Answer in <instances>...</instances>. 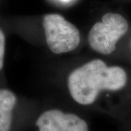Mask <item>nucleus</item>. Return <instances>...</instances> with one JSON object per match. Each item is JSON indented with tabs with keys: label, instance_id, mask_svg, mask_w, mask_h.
<instances>
[{
	"label": "nucleus",
	"instance_id": "obj_1",
	"mask_svg": "<svg viewBox=\"0 0 131 131\" xmlns=\"http://www.w3.org/2000/svg\"><path fill=\"white\" fill-rule=\"evenodd\" d=\"M127 82L125 70L119 66L108 67L95 59L80 66L68 77V89L75 103L91 106L97 103L102 91H118Z\"/></svg>",
	"mask_w": 131,
	"mask_h": 131
},
{
	"label": "nucleus",
	"instance_id": "obj_2",
	"mask_svg": "<svg viewBox=\"0 0 131 131\" xmlns=\"http://www.w3.org/2000/svg\"><path fill=\"white\" fill-rule=\"evenodd\" d=\"M128 24L117 13H108L91 28L88 34L90 47L99 53L108 55L115 50L118 40L127 31Z\"/></svg>",
	"mask_w": 131,
	"mask_h": 131
},
{
	"label": "nucleus",
	"instance_id": "obj_3",
	"mask_svg": "<svg viewBox=\"0 0 131 131\" xmlns=\"http://www.w3.org/2000/svg\"><path fill=\"white\" fill-rule=\"evenodd\" d=\"M47 46L52 52L61 54L75 50L80 42V34L74 25L58 14H48L43 19Z\"/></svg>",
	"mask_w": 131,
	"mask_h": 131
},
{
	"label": "nucleus",
	"instance_id": "obj_4",
	"mask_svg": "<svg viewBox=\"0 0 131 131\" xmlns=\"http://www.w3.org/2000/svg\"><path fill=\"white\" fill-rule=\"evenodd\" d=\"M34 124L36 131H90L88 123L83 117L58 108L42 112Z\"/></svg>",
	"mask_w": 131,
	"mask_h": 131
},
{
	"label": "nucleus",
	"instance_id": "obj_5",
	"mask_svg": "<svg viewBox=\"0 0 131 131\" xmlns=\"http://www.w3.org/2000/svg\"><path fill=\"white\" fill-rule=\"evenodd\" d=\"M18 102L16 95L8 90H0V131H11L13 112Z\"/></svg>",
	"mask_w": 131,
	"mask_h": 131
},
{
	"label": "nucleus",
	"instance_id": "obj_6",
	"mask_svg": "<svg viewBox=\"0 0 131 131\" xmlns=\"http://www.w3.org/2000/svg\"><path fill=\"white\" fill-rule=\"evenodd\" d=\"M5 38L4 33L0 29V70L2 69L4 65V58H5Z\"/></svg>",
	"mask_w": 131,
	"mask_h": 131
},
{
	"label": "nucleus",
	"instance_id": "obj_7",
	"mask_svg": "<svg viewBox=\"0 0 131 131\" xmlns=\"http://www.w3.org/2000/svg\"><path fill=\"white\" fill-rule=\"evenodd\" d=\"M61 1H63V2H68V1H70V0H61Z\"/></svg>",
	"mask_w": 131,
	"mask_h": 131
}]
</instances>
